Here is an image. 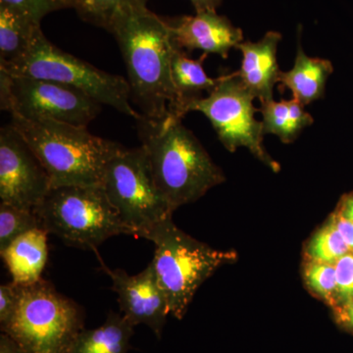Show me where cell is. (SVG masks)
<instances>
[{
    "instance_id": "1",
    "label": "cell",
    "mask_w": 353,
    "mask_h": 353,
    "mask_svg": "<svg viewBox=\"0 0 353 353\" xmlns=\"http://www.w3.org/2000/svg\"><path fill=\"white\" fill-rule=\"evenodd\" d=\"M106 31L119 46L139 112L150 119L176 115L171 59L176 44L163 18L148 7L125 9L114 15Z\"/></svg>"
},
{
    "instance_id": "24",
    "label": "cell",
    "mask_w": 353,
    "mask_h": 353,
    "mask_svg": "<svg viewBox=\"0 0 353 353\" xmlns=\"http://www.w3.org/2000/svg\"><path fill=\"white\" fill-rule=\"evenodd\" d=\"M303 279L306 288L313 296L332 309L336 305V278L334 265L305 260Z\"/></svg>"
},
{
    "instance_id": "6",
    "label": "cell",
    "mask_w": 353,
    "mask_h": 353,
    "mask_svg": "<svg viewBox=\"0 0 353 353\" xmlns=\"http://www.w3.org/2000/svg\"><path fill=\"white\" fill-rule=\"evenodd\" d=\"M0 69L12 76L52 81L78 88L102 105L138 120L141 114L132 105L129 83L92 66L48 41L41 29L34 34L27 52L17 61L1 65Z\"/></svg>"
},
{
    "instance_id": "19",
    "label": "cell",
    "mask_w": 353,
    "mask_h": 353,
    "mask_svg": "<svg viewBox=\"0 0 353 353\" xmlns=\"http://www.w3.org/2000/svg\"><path fill=\"white\" fill-rule=\"evenodd\" d=\"M259 111L262 114L264 134H275L284 143L296 141L314 122L312 116L304 110L303 104L296 99L261 102Z\"/></svg>"
},
{
    "instance_id": "21",
    "label": "cell",
    "mask_w": 353,
    "mask_h": 353,
    "mask_svg": "<svg viewBox=\"0 0 353 353\" xmlns=\"http://www.w3.org/2000/svg\"><path fill=\"white\" fill-rule=\"evenodd\" d=\"M348 252L350 248L334 224L333 217L330 216L328 221L306 243L304 259L334 265Z\"/></svg>"
},
{
    "instance_id": "10",
    "label": "cell",
    "mask_w": 353,
    "mask_h": 353,
    "mask_svg": "<svg viewBox=\"0 0 353 353\" xmlns=\"http://www.w3.org/2000/svg\"><path fill=\"white\" fill-rule=\"evenodd\" d=\"M1 110L28 120H52L88 127L102 104L78 88L28 77L12 76L0 69Z\"/></svg>"
},
{
    "instance_id": "5",
    "label": "cell",
    "mask_w": 353,
    "mask_h": 353,
    "mask_svg": "<svg viewBox=\"0 0 353 353\" xmlns=\"http://www.w3.org/2000/svg\"><path fill=\"white\" fill-rule=\"evenodd\" d=\"M34 211L43 230L72 248L97 252L109 238L134 236L101 185L52 188Z\"/></svg>"
},
{
    "instance_id": "27",
    "label": "cell",
    "mask_w": 353,
    "mask_h": 353,
    "mask_svg": "<svg viewBox=\"0 0 353 353\" xmlns=\"http://www.w3.org/2000/svg\"><path fill=\"white\" fill-rule=\"evenodd\" d=\"M19 303V287L13 282L0 287V329L4 330L12 320Z\"/></svg>"
},
{
    "instance_id": "32",
    "label": "cell",
    "mask_w": 353,
    "mask_h": 353,
    "mask_svg": "<svg viewBox=\"0 0 353 353\" xmlns=\"http://www.w3.org/2000/svg\"><path fill=\"white\" fill-rule=\"evenodd\" d=\"M223 0H190L196 12H203V11H216L221 6Z\"/></svg>"
},
{
    "instance_id": "26",
    "label": "cell",
    "mask_w": 353,
    "mask_h": 353,
    "mask_svg": "<svg viewBox=\"0 0 353 353\" xmlns=\"http://www.w3.org/2000/svg\"><path fill=\"white\" fill-rule=\"evenodd\" d=\"M336 306L353 301V252H348L336 264Z\"/></svg>"
},
{
    "instance_id": "33",
    "label": "cell",
    "mask_w": 353,
    "mask_h": 353,
    "mask_svg": "<svg viewBox=\"0 0 353 353\" xmlns=\"http://www.w3.org/2000/svg\"><path fill=\"white\" fill-rule=\"evenodd\" d=\"M64 2L65 6H66L67 8H72L74 4V0H62Z\"/></svg>"
},
{
    "instance_id": "9",
    "label": "cell",
    "mask_w": 353,
    "mask_h": 353,
    "mask_svg": "<svg viewBox=\"0 0 353 353\" xmlns=\"http://www.w3.org/2000/svg\"><path fill=\"white\" fill-rule=\"evenodd\" d=\"M254 99L238 72L226 73L219 77V83L211 94L189 104L188 113L203 114L229 152L248 148L253 157L277 173L281 166L265 150L263 125L255 118L259 109L253 106Z\"/></svg>"
},
{
    "instance_id": "2",
    "label": "cell",
    "mask_w": 353,
    "mask_h": 353,
    "mask_svg": "<svg viewBox=\"0 0 353 353\" xmlns=\"http://www.w3.org/2000/svg\"><path fill=\"white\" fill-rule=\"evenodd\" d=\"M182 120L172 113L162 119L141 115L136 120L153 179L173 212L226 181L224 172Z\"/></svg>"
},
{
    "instance_id": "13",
    "label": "cell",
    "mask_w": 353,
    "mask_h": 353,
    "mask_svg": "<svg viewBox=\"0 0 353 353\" xmlns=\"http://www.w3.org/2000/svg\"><path fill=\"white\" fill-rule=\"evenodd\" d=\"M181 50H201L205 54H218L227 58L232 48L243 43L240 28L216 11L197 12L194 16L163 18Z\"/></svg>"
},
{
    "instance_id": "17",
    "label": "cell",
    "mask_w": 353,
    "mask_h": 353,
    "mask_svg": "<svg viewBox=\"0 0 353 353\" xmlns=\"http://www.w3.org/2000/svg\"><path fill=\"white\" fill-rule=\"evenodd\" d=\"M208 54L199 59H190L185 50L176 46L171 59V78L176 95V115L183 118L188 106L192 101L202 99L203 92L211 94L219 83V78L206 75L203 61Z\"/></svg>"
},
{
    "instance_id": "3",
    "label": "cell",
    "mask_w": 353,
    "mask_h": 353,
    "mask_svg": "<svg viewBox=\"0 0 353 353\" xmlns=\"http://www.w3.org/2000/svg\"><path fill=\"white\" fill-rule=\"evenodd\" d=\"M50 176L51 189L65 185H101L104 168L122 146L99 138L88 127L52 120H28L11 115Z\"/></svg>"
},
{
    "instance_id": "22",
    "label": "cell",
    "mask_w": 353,
    "mask_h": 353,
    "mask_svg": "<svg viewBox=\"0 0 353 353\" xmlns=\"http://www.w3.org/2000/svg\"><path fill=\"white\" fill-rule=\"evenodd\" d=\"M148 0H74L73 7L81 19L105 29L114 15L129 8L146 7Z\"/></svg>"
},
{
    "instance_id": "14",
    "label": "cell",
    "mask_w": 353,
    "mask_h": 353,
    "mask_svg": "<svg viewBox=\"0 0 353 353\" xmlns=\"http://www.w3.org/2000/svg\"><path fill=\"white\" fill-rule=\"evenodd\" d=\"M282 34L270 31L257 43L245 41L236 46L243 53L238 71L243 85L261 102L273 101V88L279 83L281 70L277 61L279 43Z\"/></svg>"
},
{
    "instance_id": "31",
    "label": "cell",
    "mask_w": 353,
    "mask_h": 353,
    "mask_svg": "<svg viewBox=\"0 0 353 353\" xmlns=\"http://www.w3.org/2000/svg\"><path fill=\"white\" fill-rule=\"evenodd\" d=\"M0 353H24L20 345L9 334L0 336Z\"/></svg>"
},
{
    "instance_id": "16",
    "label": "cell",
    "mask_w": 353,
    "mask_h": 353,
    "mask_svg": "<svg viewBox=\"0 0 353 353\" xmlns=\"http://www.w3.org/2000/svg\"><path fill=\"white\" fill-rule=\"evenodd\" d=\"M333 72L331 61L307 57L299 43L294 67L281 72L279 83L282 90L292 92V99L305 106L324 97L327 81Z\"/></svg>"
},
{
    "instance_id": "25",
    "label": "cell",
    "mask_w": 353,
    "mask_h": 353,
    "mask_svg": "<svg viewBox=\"0 0 353 353\" xmlns=\"http://www.w3.org/2000/svg\"><path fill=\"white\" fill-rule=\"evenodd\" d=\"M0 4L17 9L39 24L48 14L67 8L62 0H0Z\"/></svg>"
},
{
    "instance_id": "4",
    "label": "cell",
    "mask_w": 353,
    "mask_h": 353,
    "mask_svg": "<svg viewBox=\"0 0 353 353\" xmlns=\"http://www.w3.org/2000/svg\"><path fill=\"white\" fill-rule=\"evenodd\" d=\"M141 238L155 245L152 263L171 315L182 319L199 287L224 265L238 260L234 250H220L196 240L174 224L172 216Z\"/></svg>"
},
{
    "instance_id": "29",
    "label": "cell",
    "mask_w": 353,
    "mask_h": 353,
    "mask_svg": "<svg viewBox=\"0 0 353 353\" xmlns=\"http://www.w3.org/2000/svg\"><path fill=\"white\" fill-rule=\"evenodd\" d=\"M334 221V224L338 227L339 231L341 232L343 240L345 241L350 252H353V224L350 221L341 217L338 213L334 212L331 215Z\"/></svg>"
},
{
    "instance_id": "18",
    "label": "cell",
    "mask_w": 353,
    "mask_h": 353,
    "mask_svg": "<svg viewBox=\"0 0 353 353\" xmlns=\"http://www.w3.org/2000/svg\"><path fill=\"white\" fill-rule=\"evenodd\" d=\"M132 334L131 323L123 314L110 312L99 328L81 331L69 353H128Z\"/></svg>"
},
{
    "instance_id": "12",
    "label": "cell",
    "mask_w": 353,
    "mask_h": 353,
    "mask_svg": "<svg viewBox=\"0 0 353 353\" xmlns=\"http://www.w3.org/2000/svg\"><path fill=\"white\" fill-rule=\"evenodd\" d=\"M99 257L102 269L112 280L123 316L132 326L146 325L158 339L161 338L170 307L152 262L141 273L130 276L121 269L110 270Z\"/></svg>"
},
{
    "instance_id": "20",
    "label": "cell",
    "mask_w": 353,
    "mask_h": 353,
    "mask_svg": "<svg viewBox=\"0 0 353 353\" xmlns=\"http://www.w3.org/2000/svg\"><path fill=\"white\" fill-rule=\"evenodd\" d=\"M41 24L17 9L0 4V66L27 52Z\"/></svg>"
},
{
    "instance_id": "28",
    "label": "cell",
    "mask_w": 353,
    "mask_h": 353,
    "mask_svg": "<svg viewBox=\"0 0 353 353\" xmlns=\"http://www.w3.org/2000/svg\"><path fill=\"white\" fill-rule=\"evenodd\" d=\"M333 312L336 324L345 331L353 333V301L336 306L333 308Z\"/></svg>"
},
{
    "instance_id": "7",
    "label": "cell",
    "mask_w": 353,
    "mask_h": 353,
    "mask_svg": "<svg viewBox=\"0 0 353 353\" xmlns=\"http://www.w3.org/2000/svg\"><path fill=\"white\" fill-rule=\"evenodd\" d=\"M18 287L17 309L2 333L9 334L24 353H69L83 330V308L43 279Z\"/></svg>"
},
{
    "instance_id": "23",
    "label": "cell",
    "mask_w": 353,
    "mask_h": 353,
    "mask_svg": "<svg viewBox=\"0 0 353 353\" xmlns=\"http://www.w3.org/2000/svg\"><path fill=\"white\" fill-rule=\"evenodd\" d=\"M38 228H41V223L34 210L0 202V252L22 234Z\"/></svg>"
},
{
    "instance_id": "8",
    "label": "cell",
    "mask_w": 353,
    "mask_h": 353,
    "mask_svg": "<svg viewBox=\"0 0 353 353\" xmlns=\"http://www.w3.org/2000/svg\"><path fill=\"white\" fill-rule=\"evenodd\" d=\"M101 187L121 221L141 238L165 218L173 215L158 190L143 146H121L109 159Z\"/></svg>"
},
{
    "instance_id": "11",
    "label": "cell",
    "mask_w": 353,
    "mask_h": 353,
    "mask_svg": "<svg viewBox=\"0 0 353 353\" xmlns=\"http://www.w3.org/2000/svg\"><path fill=\"white\" fill-rule=\"evenodd\" d=\"M51 190L48 172L12 124L0 130V199L34 210Z\"/></svg>"
},
{
    "instance_id": "15",
    "label": "cell",
    "mask_w": 353,
    "mask_h": 353,
    "mask_svg": "<svg viewBox=\"0 0 353 353\" xmlns=\"http://www.w3.org/2000/svg\"><path fill=\"white\" fill-rule=\"evenodd\" d=\"M48 232L32 230L0 252L14 284L29 285L41 280L48 261Z\"/></svg>"
},
{
    "instance_id": "30",
    "label": "cell",
    "mask_w": 353,
    "mask_h": 353,
    "mask_svg": "<svg viewBox=\"0 0 353 353\" xmlns=\"http://www.w3.org/2000/svg\"><path fill=\"white\" fill-rule=\"evenodd\" d=\"M334 212L353 224V192L341 197L340 203Z\"/></svg>"
}]
</instances>
